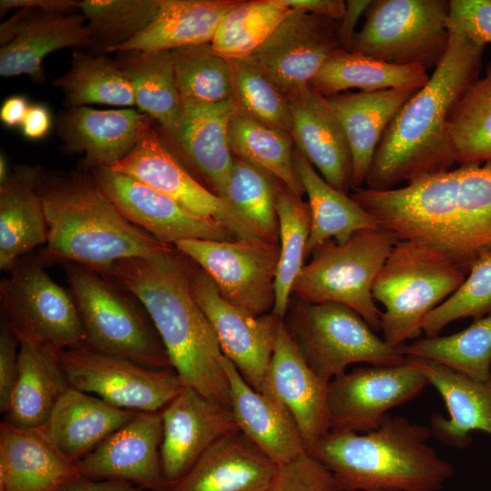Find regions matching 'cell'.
Returning <instances> with one entry per match:
<instances>
[{
	"label": "cell",
	"instance_id": "1",
	"mask_svg": "<svg viewBox=\"0 0 491 491\" xmlns=\"http://www.w3.org/2000/svg\"><path fill=\"white\" fill-rule=\"evenodd\" d=\"M349 195L396 241L430 245L468 270L491 250V160Z\"/></svg>",
	"mask_w": 491,
	"mask_h": 491
},
{
	"label": "cell",
	"instance_id": "2",
	"mask_svg": "<svg viewBox=\"0 0 491 491\" xmlns=\"http://www.w3.org/2000/svg\"><path fill=\"white\" fill-rule=\"evenodd\" d=\"M195 266L174 246L159 256L132 257L91 269L114 280L141 302L185 386L230 408L224 355L191 291Z\"/></svg>",
	"mask_w": 491,
	"mask_h": 491
},
{
	"label": "cell",
	"instance_id": "3",
	"mask_svg": "<svg viewBox=\"0 0 491 491\" xmlns=\"http://www.w3.org/2000/svg\"><path fill=\"white\" fill-rule=\"evenodd\" d=\"M484 45L450 32L446 50L426 84L399 109L374 155L365 187L384 191L452 169V110L476 78Z\"/></svg>",
	"mask_w": 491,
	"mask_h": 491
},
{
	"label": "cell",
	"instance_id": "4",
	"mask_svg": "<svg viewBox=\"0 0 491 491\" xmlns=\"http://www.w3.org/2000/svg\"><path fill=\"white\" fill-rule=\"evenodd\" d=\"M431 436L429 426L388 415L367 433L329 431L307 452L341 491H440L455 470L428 444Z\"/></svg>",
	"mask_w": 491,
	"mask_h": 491
},
{
	"label": "cell",
	"instance_id": "5",
	"mask_svg": "<svg viewBox=\"0 0 491 491\" xmlns=\"http://www.w3.org/2000/svg\"><path fill=\"white\" fill-rule=\"evenodd\" d=\"M48 235L40 261L89 268L162 255L163 244L128 222L104 195L91 172L45 173L40 185Z\"/></svg>",
	"mask_w": 491,
	"mask_h": 491
},
{
	"label": "cell",
	"instance_id": "6",
	"mask_svg": "<svg viewBox=\"0 0 491 491\" xmlns=\"http://www.w3.org/2000/svg\"><path fill=\"white\" fill-rule=\"evenodd\" d=\"M469 270L444 251L417 241H396L377 274L372 296L385 307L383 339L402 346L417 338L425 318L447 299Z\"/></svg>",
	"mask_w": 491,
	"mask_h": 491
},
{
	"label": "cell",
	"instance_id": "7",
	"mask_svg": "<svg viewBox=\"0 0 491 491\" xmlns=\"http://www.w3.org/2000/svg\"><path fill=\"white\" fill-rule=\"evenodd\" d=\"M61 264L87 346L149 368L173 369L148 313L134 295L85 266Z\"/></svg>",
	"mask_w": 491,
	"mask_h": 491
},
{
	"label": "cell",
	"instance_id": "8",
	"mask_svg": "<svg viewBox=\"0 0 491 491\" xmlns=\"http://www.w3.org/2000/svg\"><path fill=\"white\" fill-rule=\"evenodd\" d=\"M283 321L307 365L327 383L355 363L394 365L406 357L403 346L387 344L342 304L308 303L292 296Z\"/></svg>",
	"mask_w": 491,
	"mask_h": 491
},
{
	"label": "cell",
	"instance_id": "9",
	"mask_svg": "<svg viewBox=\"0 0 491 491\" xmlns=\"http://www.w3.org/2000/svg\"><path fill=\"white\" fill-rule=\"evenodd\" d=\"M396 241L386 232L363 229L345 244L328 240L316 247L296 277L292 296L308 303L345 305L375 331L382 312L372 296L374 281Z\"/></svg>",
	"mask_w": 491,
	"mask_h": 491
},
{
	"label": "cell",
	"instance_id": "10",
	"mask_svg": "<svg viewBox=\"0 0 491 491\" xmlns=\"http://www.w3.org/2000/svg\"><path fill=\"white\" fill-rule=\"evenodd\" d=\"M447 0H375L350 52L397 65L436 67L450 37Z\"/></svg>",
	"mask_w": 491,
	"mask_h": 491
},
{
	"label": "cell",
	"instance_id": "11",
	"mask_svg": "<svg viewBox=\"0 0 491 491\" xmlns=\"http://www.w3.org/2000/svg\"><path fill=\"white\" fill-rule=\"evenodd\" d=\"M0 285L1 317L19 341L64 350L85 344L70 291L56 284L38 260L18 262Z\"/></svg>",
	"mask_w": 491,
	"mask_h": 491
},
{
	"label": "cell",
	"instance_id": "12",
	"mask_svg": "<svg viewBox=\"0 0 491 491\" xmlns=\"http://www.w3.org/2000/svg\"><path fill=\"white\" fill-rule=\"evenodd\" d=\"M70 386L122 409L161 412L185 386L174 369H153L86 344L58 350Z\"/></svg>",
	"mask_w": 491,
	"mask_h": 491
},
{
	"label": "cell",
	"instance_id": "13",
	"mask_svg": "<svg viewBox=\"0 0 491 491\" xmlns=\"http://www.w3.org/2000/svg\"><path fill=\"white\" fill-rule=\"evenodd\" d=\"M175 246L211 277L229 304L254 316L273 311L279 243L257 237L185 239Z\"/></svg>",
	"mask_w": 491,
	"mask_h": 491
},
{
	"label": "cell",
	"instance_id": "14",
	"mask_svg": "<svg viewBox=\"0 0 491 491\" xmlns=\"http://www.w3.org/2000/svg\"><path fill=\"white\" fill-rule=\"evenodd\" d=\"M427 385L407 357L398 364L344 372L328 384L330 431H373L389 410L415 399Z\"/></svg>",
	"mask_w": 491,
	"mask_h": 491
},
{
	"label": "cell",
	"instance_id": "15",
	"mask_svg": "<svg viewBox=\"0 0 491 491\" xmlns=\"http://www.w3.org/2000/svg\"><path fill=\"white\" fill-rule=\"evenodd\" d=\"M148 121L131 152L110 166L170 197L193 215L228 227L238 239L254 237L222 198L202 185Z\"/></svg>",
	"mask_w": 491,
	"mask_h": 491
},
{
	"label": "cell",
	"instance_id": "16",
	"mask_svg": "<svg viewBox=\"0 0 491 491\" xmlns=\"http://www.w3.org/2000/svg\"><path fill=\"white\" fill-rule=\"evenodd\" d=\"M337 26L338 20L292 9L250 57L289 99L309 86L325 62L341 49Z\"/></svg>",
	"mask_w": 491,
	"mask_h": 491
},
{
	"label": "cell",
	"instance_id": "17",
	"mask_svg": "<svg viewBox=\"0 0 491 491\" xmlns=\"http://www.w3.org/2000/svg\"><path fill=\"white\" fill-rule=\"evenodd\" d=\"M190 286L216 334L223 355L245 381L260 392L283 319L273 312L254 316L229 304L197 265Z\"/></svg>",
	"mask_w": 491,
	"mask_h": 491
},
{
	"label": "cell",
	"instance_id": "18",
	"mask_svg": "<svg viewBox=\"0 0 491 491\" xmlns=\"http://www.w3.org/2000/svg\"><path fill=\"white\" fill-rule=\"evenodd\" d=\"M91 174L128 222L163 244L175 246L185 239H238L225 225L193 215L170 197L110 167L96 168Z\"/></svg>",
	"mask_w": 491,
	"mask_h": 491
},
{
	"label": "cell",
	"instance_id": "19",
	"mask_svg": "<svg viewBox=\"0 0 491 491\" xmlns=\"http://www.w3.org/2000/svg\"><path fill=\"white\" fill-rule=\"evenodd\" d=\"M0 44L1 76L26 75L41 84L48 55L70 47L87 50L90 36L81 14L25 7L1 24Z\"/></svg>",
	"mask_w": 491,
	"mask_h": 491
},
{
	"label": "cell",
	"instance_id": "20",
	"mask_svg": "<svg viewBox=\"0 0 491 491\" xmlns=\"http://www.w3.org/2000/svg\"><path fill=\"white\" fill-rule=\"evenodd\" d=\"M161 463L172 486L215 443L240 432L231 408L184 389L161 411Z\"/></svg>",
	"mask_w": 491,
	"mask_h": 491
},
{
	"label": "cell",
	"instance_id": "21",
	"mask_svg": "<svg viewBox=\"0 0 491 491\" xmlns=\"http://www.w3.org/2000/svg\"><path fill=\"white\" fill-rule=\"evenodd\" d=\"M161 412H137L125 426L76 462L81 476L118 479L142 490L169 491L161 463Z\"/></svg>",
	"mask_w": 491,
	"mask_h": 491
},
{
	"label": "cell",
	"instance_id": "22",
	"mask_svg": "<svg viewBox=\"0 0 491 491\" xmlns=\"http://www.w3.org/2000/svg\"><path fill=\"white\" fill-rule=\"evenodd\" d=\"M328 384L307 365L282 321L260 392L289 410L307 451L330 431Z\"/></svg>",
	"mask_w": 491,
	"mask_h": 491
},
{
	"label": "cell",
	"instance_id": "23",
	"mask_svg": "<svg viewBox=\"0 0 491 491\" xmlns=\"http://www.w3.org/2000/svg\"><path fill=\"white\" fill-rule=\"evenodd\" d=\"M178 128L170 140L182 164L212 194L223 199L234 165L228 138L236 108L218 104H182Z\"/></svg>",
	"mask_w": 491,
	"mask_h": 491
},
{
	"label": "cell",
	"instance_id": "24",
	"mask_svg": "<svg viewBox=\"0 0 491 491\" xmlns=\"http://www.w3.org/2000/svg\"><path fill=\"white\" fill-rule=\"evenodd\" d=\"M150 120L134 108L76 106L59 115L56 129L67 153L84 155L82 170L91 172L110 167L126 156Z\"/></svg>",
	"mask_w": 491,
	"mask_h": 491
},
{
	"label": "cell",
	"instance_id": "25",
	"mask_svg": "<svg viewBox=\"0 0 491 491\" xmlns=\"http://www.w3.org/2000/svg\"><path fill=\"white\" fill-rule=\"evenodd\" d=\"M288 101L296 149L330 185L349 195L353 189L351 151L326 97L309 85Z\"/></svg>",
	"mask_w": 491,
	"mask_h": 491
},
{
	"label": "cell",
	"instance_id": "26",
	"mask_svg": "<svg viewBox=\"0 0 491 491\" xmlns=\"http://www.w3.org/2000/svg\"><path fill=\"white\" fill-rule=\"evenodd\" d=\"M44 426L0 424V491H58L80 476Z\"/></svg>",
	"mask_w": 491,
	"mask_h": 491
},
{
	"label": "cell",
	"instance_id": "27",
	"mask_svg": "<svg viewBox=\"0 0 491 491\" xmlns=\"http://www.w3.org/2000/svg\"><path fill=\"white\" fill-rule=\"evenodd\" d=\"M443 398L448 417L432 414V436L448 446L464 449L472 442L470 433L481 431L491 437V377L477 380L445 365L406 356Z\"/></svg>",
	"mask_w": 491,
	"mask_h": 491
},
{
	"label": "cell",
	"instance_id": "28",
	"mask_svg": "<svg viewBox=\"0 0 491 491\" xmlns=\"http://www.w3.org/2000/svg\"><path fill=\"white\" fill-rule=\"evenodd\" d=\"M222 365L229 384L230 408L240 433L276 465L306 452L302 434L289 410L248 385L225 356Z\"/></svg>",
	"mask_w": 491,
	"mask_h": 491
},
{
	"label": "cell",
	"instance_id": "29",
	"mask_svg": "<svg viewBox=\"0 0 491 491\" xmlns=\"http://www.w3.org/2000/svg\"><path fill=\"white\" fill-rule=\"evenodd\" d=\"M277 466L237 432L210 447L169 491H266Z\"/></svg>",
	"mask_w": 491,
	"mask_h": 491
},
{
	"label": "cell",
	"instance_id": "30",
	"mask_svg": "<svg viewBox=\"0 0 491 491\" xmlns=\"http://www.w3.org/2000/svg\"><path fill=\"white\" fill-rule=\"evenodd\" d=\"M45 172L18 165L0 184V268L12 270L19 258L47 241L48 226L40 185Z\"/></svg>",
	"mask_w": 491,
	"mask_h": 491
},
{
	"label": "cell",
	"instance_id": "31",
	"mask_svg": "<svg viewBox=\"0 0 491 491\" xmlns=\"http://www.w3.org/2000/svg\"><path fill=\"white\" fill-rule=\"evenodd\" d=\"M416 91H347L326 97L342 125L350 147L353 188L366 185L374 155L387 126Z\"/></svg>",
	"mask_w": 491,
	"mask_h": 491
},
{
	"label": "cell",
	"instance_id": "32",
	"mask_svg": "<svg viewBox=\"0 0 491 491\" xmlns=\"http://www.w3.org/2000/svg\"><path fill=\"white\" fill-rule=\"evenodd\" d=\"M136 414L69 386L43 426L56 447L76 463Z\"/></svg>",
	"mask_w": 491,
	"mask_h": 491
},
{
	"label": "cell",
	"instance_id": "33",
	"mask_svg": "<svg viewBox=\"0 0 491 491\" xmlns=\"http://www.w3.org/2000/svg\"><path fill=\"white\" fill-rule=\"evenodd\" d=\"M55 348L21 341L16 376L5 421L21 427L43 426L70 386Z\"/></svg>",
	"mask_w": 491,
	"mask_h": 491
},
{
	"label": "cell",
	"instance_id": "34",
	"mask_svg": "<svg viewBox=\"0 0 491 491\" xmlns=\"http://www.w3.org/2000/svg\"><path fill=\"white\" fill-rule=\"evenodd\" d=\"M239 0H160L149 25L115 53H156L211 44L223 18Z\"/></svg>",
	"mask_w": 491,
	"mask_h": 491
},
{
	"label": "cell",
	"instance_id": "35",
	"mask_svg": "<svg viewBox=\"0 0 491 491\" xmlns=\"http://www.w3.org/2000/svg\"><path fill=\"white\" fill-rule=\"evenodd\" d=\"M294 163L311 214L306 258L316 247L328 240L341 245L357 231L378 228L373 217L350 195L330 185L296 148Z\"/></svg>",
	"mask_w": 491,
	"mask_h": 491
},
{
	"label": "cell",
	"instance_id": "36",
	"mask_svg": "<svg viewBox=\"0 0 491 491\" xmlns=\"http://www.w3.org/2000/svg\"><path fill=\"white\" fill-rule=\"evenodd\" d=\"M429 76L427 69L421 65H392L338 49L325 62L309 85L323 96L329 97L353 88L363 92L418 90L426 84Z\"/></svg>",
	"mask_w": 491,
	"mask_h": 491
},
{
	"label": "cell",
	"instance_id": "37",
	"mask_svg": "<svg viewBox=\"0 0 491 491\" xmlns=\"http://www.w3.org/2000/svg\"><path fill=\"white\" fill-rule=\"evenodd\" d=\"M115 60L132 85L139 111L156 121L171 140L183 109L171 52H120Z\"/></svg>",
	"mask_w": 491,
	"mask_h": 491
},
{
	"label": "cell",
	"instance_id": "38",
	"mask_svg": "<svg viewBox=\"0 0 491 491\" xmlns=\"http://www.w3.org/2000/svg\"><path fill=\"white\" fill-rule=\"evenodd\" d=\"M231 152L273 176L295 195L304 188L294 163V139L289 132L259 122L235 110L228 127Z\"/></svg>",
	"mask_w": 491,
	"mask_h": 491
},
{
	"label": "cell",
	"instance_id": "39",
	"mask_svg": "<svg viewBox=\"0 0 491 491\" xmlns=\"http://www.w3.org/2000/svg\"><path fill=\"white\" fill-rule=\"evenodd\" d=\"M67 107L107 105H135L132 85L116 60L107 54L74 51L70 67L54 79Z\"/></svg>",
	"mask_w": 491,
	"mask_h": 491
},
{
	"label": "cell",
	"instance_id": "40",
	"mask_svg": "<svg viewBox=\"0 0 491 491\" xmlns=\"http://www.w3.org/2000/svg\"><path fill=\"white\" fill-rule=\"evenodd\" d=\"M279 183L261 169L234 156L223 199L254 237L279 243L276 211Z\"/></svg>",
	"mask_w": 491,
	"mask_h": 491
},
{
	"label": "cell",
	"instance_id": "41",
	"mask_svg": "<svg viewBox=\"0 0 491 491\" xmlns=\"http://www.w3.org/2000/svg\"><path fill=\"white\" fill-rule=\"evenodd\" d=\"M406 356L445 365L477 380L491 377V313L448 336L416 340L403 346Z\"/></svg>",
	"mask_w": 491,
	"mask_h": 491
},
{
	"label": "cell",
	"instance_id": "42",
	"mask_svg": "<svg viewBox=\"0 0 491 491\" xmlns=\"http://www.w3.org/2000/svg\"><path fill=\"white\" fill-rule=\"evenodd\" d=\"M448 129L456 163L491 160V55L485 75L476 78L455 105Z\"/></svg>",
	"mask_w": 491,
	"mask_h": 491
},
{
	"label": "cell",
	"instance_id": "43",
	"mask_svg": "<svg viewBox=\"0 0 491 491\" xmlns=\"http://www.w3.org/2000/svg\"><path fill=\"white\" fill-rule=\"evenodd\" d=\"M276 211L280 254L275 280L276 302L272 312L284 319L294 283L306 259V248L311 229V214L308 203L281 182L277 189Z\"/></svg>",
	"mask_w": 491,
	"mask_h": 491
},
{
	"label": "cell",
	"instance_id": "44",
	"mask_svg": "<svg viewBox=\"0 0 491 491\" xmlns=\"http://www.w3.org/2000/svg\"><path fill=\"white\" fill-rule=\"evenodd\" d=\"M159 6L160 0L80 1L90 36L87 52L115 53L149 25Z\"/></svg>",
	"mask_w": 491,
	"mask_h": 491
},
{
	"label": "cell",
	"instance_id": "45",
	"mask_svg": "<svg viewBox=\"0 0 491 491\" xmlns=\"http://www.w3.org/2000/svg\"><path fill=\"white\" fill-rule=\"evenodd\" d=\"M170 52L182 104H218L232 99L230 62L211 44L184 46Z\"/></svg>",
	"mask_w": 491,
	"mask_h": 491
},
{
	"label": "cell",
	"instance_id": "46",
	"mask_svg": "<svg viewBox=\"0 0 491 491\" xmlns=\"http://www.w3.org/2000/svg\"><path fill=\"white\" fill-rule=\"evenodd\" d=\"M291 11L280 0H239L223 18L211 45L226 58L250 56Z\"/></svg>",
	"mask_w": 491,
	"mask_h": 491
},
{
	"label": "cell",
	"instance_id": "47",
	"mask_svg": "<svg viewBox=\"0 0 491 491\" xmlns=\"http://www.w3.org/2000/svg\"><path fill=\"white\" fill-rule=\"evenodd\" d=\"M228 60L233 74L232 100L236 110L291 134L288 99L250 56Z\"/></svg>",
	"mask_w": 491,
	"mask_h": 491
},
{
	"label": "cell",
	"instance_id": "48",
	"mask_svg": "<svg viewBox=\"0 0 491 491\" xmlns=\"http://www.w3.org/2000/svg\"><path fill=\"white\" fill-rule=\"evenodd\" d=\"M491 313V250L472 265L459 287L425 318L422 331L426 337L439 336L451 322Z\"/></svg>",
	"mask_w": 491,
	"mask_h": 491
},
{
	"label": "cell",
	"instance_id": "49",
	"mask_svg": "<svg viewBox=\"0 0 491 491\" xmlns=\"http://www.w3.org/2000/svg\"><path fill=\"white\" fill-rule=\"evenodd\" d=\"M266 491H341L331 472L307 451L282 465Z\"/></svg>",
	"mask_w": 491,
	"mask_h": 491
},
{
	"label": "cell",
	"instance_id": "50",
	"mask_svg": "<svg viewBox=\"0 0 491 491\" xmlns=\"http://www.w3.org/2000/svg\"><path fill=\"white\" fill-rule=\"evenodd\" d=\"M447 27L481 45L491 43V0H450Z\"/></svg>",
	"mask_w": 491,
	"mask_h": 491
},
{
	"label": "cell",
	"instance_id": "51",
	"mask_svg": "<svg viewBox=\"0 0 491 491\" xmlns=\"http://www.w3.org/2000/svg\"><path fill=\"white\" fill-rule=\"evenodd\" d=\"M20 341L9 324L1 317L0 322V412L5 414L13 391Z\"/></svg>",
	"mask_w": 491,
	"mask_h": 491
},
{
	"label": "cell",
	"instance_id": "52",
	"mask_svg": "<svg viewBox=\"0 0 491 491\" xmlns=\"http://www.w3.org/2000/svg\"><path fill=\"white\" fill-rule=\"evenodd\" d=\"M371 3L372 1L369 0L346 1V9L338 20L337 26V37L341 49L350 52L356 34V25L360 18L366 15Z\"/></svg>",
	"mask_w": 491,
	"mask_h": 491
},
{
	"label": "cell",
	"instance_id": "53",
	"mask_svg": "<svg viewBox=\"0 0 491 491\" xmlns=\"http://www.w3.org/2000/svg\"><path fill=\"white\" fill-rule=\"evenodd\" d=\"M58 491H143L133 483L118 479H93L80 476Z\"/></svg>",
	"mask_w": 491,
	"mask_h": 491
},
{
	"label": "cell",
	"instance_id": "54",
	"mask_svg": "<svg viewBox=\"0 0 491 491\" xmlns=\"http://www.w3.org/2000/svg\"><path fill=\"white\" fill-rule=\"evenodd\" d=\"M35 8L53 12L73 14L80 10V1L76 0H1V15L11 9Z\"/></svg>",
	"mask_w": 491,
	"mask_h": 491
},
{
	"label": "cell",
	"instance_id": "55",
	"mask_svg": "<svg viewBox=\"0 0 491 491\" xmlns=\"http://www.w3.org/2000/svg\"><path fill=\"white\" fill-rule=\"evenodd\" d=\"M23 135L30 140H38L51 128V115L42 104L30 105L21 125Z\"/></svg>",
	"mask_w": 491,
	"mask_h": 491
},
{
	"label": "cell",
	"instance_id": "56",
	"mask_svg": "<svg viewBox=\"0 0 491 491\" xmlns=\"http://www.w3.org/2000/svg\"><path fill=\"white\" fill-rule=\"evenodd\" d=\"M290 9L303 10L307 13L339 20L346 9L343 0H280Z\"/></svg>",
	"mask_w": 491,
	"mask_h": 491
},
{
	"label": "cell",
	"instance_id": "57",
	"mask_svg": "<svg viewBox=\"0 0 491 491\" xmlns=\"http://www.w3.org/2000/svg\"><path fill=\"white\" fill-rule=\"evenodd\" d=\"M30 105L23 95L7 97L0 108V119L8 127L21 126Z\"/></svg>",
	"mask_w": 491,
	"mask_h": 491
},
{
	"label": "cell",
	"instance_id": "58",
	"mask_svg": "<svg viewBox=\"0 0 491 491\" xmlns=\"http://www.w3.org/2000/svg\"><path fill=\"white\" fill-rule=\"evenodd\" d=\"M11 171L8 169V164L5 155H0V184H3L9 176Z\"/></svg>",
	"mask_w": 491,
	"mask_h": 491
}]
</instances>
